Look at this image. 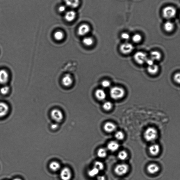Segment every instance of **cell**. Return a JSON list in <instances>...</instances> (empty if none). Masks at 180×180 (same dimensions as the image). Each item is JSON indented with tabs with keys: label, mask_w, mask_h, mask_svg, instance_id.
I'll list each match as a JSON object with an SVG mask.
<instances>
[{
	"label": "cell",
	"mask_w": 180,
	"mask_h": 180,
	"mask_svg": "<svg viewBox=\"0 0 180 180\" xmlns=\"http://www.w3.org/2000/svg\"><path fill=\"white\" fill-rule=\"evenodd\" d=\"M125 94V90L124 88L117 86L112 87L109 90L111 98L114 100H121L123 98Z\"/></svg>",
	"instance_id": "obj_1"
},
{
	"label": "cell",
	"mask_w": 180,
	"mask_h": 180,
	"mask_svg": "<svg viewBox=\"0 0 180 180\" xmlns=\"http://www.w3.org/2000/svg\"><path fill=\"white\" fill-rule=\"evenodd\" d=\"M158 132L156 128L154 127H150L146 129L144 133V136L146 140L151 142L157 138L158 135Z\"/></svg>",
	"instance_id": "obj_2"
},
{
	"label": "cell",
	"mask_w": 180,
	"mask_h": 180,
	"mask_svg": "<svg viewBox=\"0 0 180 180\" xmlns=\"http://www.w3.org/2000/svg\"><path fill=\"white\" fill-rule=\"evenodd\" d=\"M148 58L146 54L142 51L136 52L133 56L134 61L139 65H142L145 63Z\"/></svg>",
	"instance_id": "obj_3"
},
{
	"label": "cell",
	"mask_w": 180,
	"mask_h": 180,
	"mask_svg": "<svg viewBox=\"0 0 180 180\" xmlns=\"http://www.w3.org/2000/svg\"><path fill=\"white\" fill-rule=\"evenodd\" d=\"M129 167L127 164L122 163L117 165L114 169L115 174L119 176L126 174L129 171Z\"/></svg>",
	"instance_id": "obj_4"
},
{
	"label": "cell",
	"mask_w": 180,
	"mask_h": 180,
	"mask_svg": "<svg viewBox=\"0 0 180 180\" xmlns=\"http://www.w3.org/2000/svg\"><path fill=\"white\" fill-rule=\"evenodd\" d=\"M177 13L175 8L172 6L166 7L163 10V17L166 19H169L174 18L175 16Z\"/></svg>",
	"instance_id": "obj_5"
},
{
	"label": "cell",
	"mask_w": 180,
	"mask_h": 180,
	"mask_svg": "<svg viewBox=\"0 0 180 180\" xmlns=\"http://www.w3.org/2000/svg\"><path fill=\"white\" fill-rule=\"evenodd\" d=\"M134 49L133 45L130 43L125 42L120 45L119 50L121 53L124 55H128L131 53Z\"/></svg>",
	"instance_id": "obj_6"
},
{
	"label": "cell",
	"mask_w": 180,
	"mask_h": 180,
	"mask_svg": "<svg viewBox=\"0 0 180 180\" xmlns=\"http://www.w3.org/2000/svg\"><path fill=\"white\" fill-rule=\"evenodd\" d=\"M51 118L55 122H60L63 120V115L62 112L59 109H54L51 112Z\"/></svg>",
	"instance_id": "obj_7"
},
{
	"label": "cell",
	"mask_w": 180,
	"mask_h": 180,
	"mask_svg": "<svg viewBox=\"0 0 180 180\" xmlns=\"http://www.w3.org/2000/svg\"><path fill=\"white\" fill-rule=\"evenodd\" d=\"M60 176L62 180H70L72 177L71 170L68 167L63 168L60 171Z\"/></svg>",
	"instance_id": "obj_8"
},
{
	"label": "cell",
	"mask_w": 180,
	"mask_h": 180,
	"mask_svg": "<svg viewBox=\"0 0 180 180\" xmlns=\"http://www.w3.org/2000/svg\"><path fill=\"white\" fill-rule=\"evenodd\" d=\"M90 30V27L88 25L85 24H82L79 27L77 33L80 36H84L88 33Z\"/></svg>",
	"instance_id": "obj_9"
},
{
	"label": "cell",
	"mask_w": 180,
	"mask_h": 180,
	"mask_svg": "<svg viewBox=\"0 0 180 180\" xmlns=\"http://www.w3.org/2000/svg\"><path fill=\"white\" fill-rule=\"evenodd\" d=\"M95 95L96 98L100 101L105 100L106 97V93L105 90L101 89H98L96 90Z\"/></svg>",
	"instance_id": "obj_10"
},
{
	"label": "cell",
	"mask_w": 180,
	"mask_h": 180,
	"mask_svg": "<svg viewBox=\"0 0 180 180\" xmlns=\"http://www.w3.org/2000/svg\"><path fill=\"white\" fill-rule=\"evenodd\" d=\"M104 129L106 132L112 133L115 131L117 129V126L113 122H107L104 124Z\"/></svg>",
	"instance_id": "obj_11"
},
{
	"label": "cell",
	"mask_w": 180,
	"mask_h": 180,
	"mask_svg": "<svg viewBox=\"0 0 180 180\" xmlns=\"http://www.w3.org/2000/svg\"><path fill=\"white\" fill-rule=\"evenodd\" d=\"M73 79L71 75L67 74L62 78V83L65 87H68L71 86L73 83Z\"/></svg>",
	"instance_id": "obj_12"
},
{
	"label": "cell",
	"mask_w": 180,
	"mask_h": 180,
	"mask_svg": "<svg viewBox=\"0 0 180 180\" xmlns=\"http://www.w3.org/2000/svg\"><path fill=\"white\" fill-rule=\"evenodd\" d=\"M9 110V106L6 103L0 102V117H4L6 115Z\"/></svg>",
	"instance_id": "obj_13"
},
{
	"label": "cell",
	"mask_w": 180,
	"mask_h": 180,
	"mask_svg": "<svg viewBox=\"0 0 180 180\" xmlns=\"http://www.w3.org/2000/svg\"><path fill=\"white\" fill-rule=\"evenodd\" d=\"M9 74L6 70H0V83L2 84L6 83L9 79Z\"/></svg>",
	"instance_id": "obj_14"
},
{
	"label": "cell",
	"mask_w": 180,
	"mask_h": 180,
	"mask_svg": "<svg viewBox=\"0 0 180 180\" xmlns=\"http://www.w3.org/2000/svg\"><path fill=\"white\" fill-rule=\"evenodd\" d=\"M147 70L148 73L149 74L152 75H156L158 73L159 67L158 65L154 64V65L148 66Z\"/></svg>",
	"instance_id": "obj_15"
},
{
	"label": "cell",
	"mask_w": 180,
	"mask_h": 180,
	"mask_svg": "<svg viewBox=\"0 0 180 180\" xmlns=\"http://www.w3.org/2000/svg\"><path fill=\"white\" fill-rule=\"evenodd\" d=\"M120 145L118 142L115 141H112L109 142L107 144L108 149L112 152H115L118 150Z\"/></svg>",
	"instance_id": "obj_16"
},
{
	"label": "cell",
	"mask_w": 180,
	"mask_h": 180,
	"mask_svg": "<svg viewBox=\"0 0 180 180\" xmlns=\"http://www.w3.org/2000/svg\"><path fill=\"white\" fill-rule=\"evenodd\" d=\"M160 168L158 165L156 164L152 163L148 165L147 170L149 174H155L158 172Z\"/></svg>",
	"instance_id": "obj_17"
},
{
	"label": "cell",
	"mask_w": 180,
	"mask_h": 180,
	"mask_svg": "<svg viewBox=\"0 0 180 180\" xmlns=\"http://www.w3.org/2000/svg\"><path fill=\"white\" fill-rule=\"evenodd\" d=\"M150 58L155 62L159 61L162 58V55L161 52L154 50L151 52Z\"/></svg>",
	"instance_id": "obj_18"
},
{
	"label": "cell",
	"mask_w": 180,
	"mask_h": 180,
	"mask_svg": "<svg viewBox=\"0 0 180 180\" xmlns=\"http://www.w3.org/2000/svg\"><path fill=\"white\" fill-rule=\"evenodd\" d=\"M76 16V13L74 11L71 10L65 13V18L67 22H71L75 19Z\"/></svg>",
	"instance_id": "obj_19"
},
{
	"label": "cell",
	"mask_w": 180,
	"mask_h": 180,
	"mask_svg": "<svg viewBox=\"0 0 180 180\" xmlns=\"http://www.w3.org/2000/svg\"><path fill=\"white\" fill-rule=\"evenodd\" d=\"M67 6L72 8L77 7L80 4V0H64Z\"/></svg>",
	"instance_id": "obj_20"
},
{
	"label": "cell",
	"mask_w": 180,
	"mask_h": 180,
	"mask_svg": "<svg viewBox=\"0 0 180 180\" xmlns=\"http://www.w3.org/2000/svg\"><path fill=\"white\" fill-rule=\"evenodd\" d=\"M149 152L154 156L157 155L160 151V148L157 144H154L151 146L149 149Z\"/></svg>",
	"instance_id": "obj_21"
},
{
	"label": "cell",
	"mask_w": 180,
	"mask_h": 180,
	"mask_svg": "<svg viewBox=\"0 0 180 180\" xmlns=\"http://www.w3.org/2000/svg\"><path fill=\"white\" fill-rule=\"evenodd\" d=\"M82 42L83 44L87 47L91 46L94 43L93 39L90 37H85L83 38Z\"/></svg>",
	"instance_id": "obj_22"
},
{
	"label": "cell",
	"mask_w": 180,
	"mask_h": 180,
	"mask_svg": "<svg viewBox=\"0 0 180 180\" xmlns=\"http://www.w3.org/2000/svg\"><path fill=\"white\" fill-rule=\"evenodd\" d=\"M49 168L52 171H57L60 169V165L59 163L56 161H53L50 163Z\"/></svg>",
	"instance_id": "obj_23"
},
{
	"label": "cell",
	"mask_w": 180,
	"mask_h": 180,
	"mask_svg": "<svg viewBox=\"0 0 180 180\" xmlns=\"http://www.w3.org/2000/svg\"><path fill=\"white\" fill-rule=\"evenodd\" d=\"M164 27V29L166 31L170 32L172 31L174 29V23L168 21L165 23Z\"/></svg>",
	"instance_id": "obj_24"
},
{
	"label": "cell",
	"mask_w": 180,
	"mask_h": 180,
	"mask_svg": "<svg viewBox=\"0 0 180 180\" xmlns=\"http://www.w3.org/2000/svg\"><path fill=\"white\" fill-rule=\"evenodd\" d=\"M107 154V151L106 149L104 148H101L98 149L97 152V156L99 158H104L106 156Z\"/></svg>",
	"instance_id": "obj_25"
},
{
	"label": "cell",
	"mask_w": 180,
	"mask_h": 180,
	"mask_svg": "<svg viewBox=\"0 0 180 180\" xmlns=\"http://www.w3.org/2000/svg\"><path fill=\"white\" fill-rule=\"evenodd\" d=\"M128 154L126 151L122 150L119 152L117 155L118 158L121 161H124L127 158Z\"/></svg>",
	"instance_id": "obj_26"
},
{
	"label": "cell",
	"mask_w": 180,
	"mask_h": 180,
	"mask_svg": "<svg viewBox=\"0 0 180 180\" xmlns=\"http://www.w3.org/2000/svg\"><path fill=\"white\" fill-rule=\"evenodd\" d=\"M113 107V104L109 101H106L104 102L102 105V108L103 109L106 111H109L111 110Z\"/></svg>",
	"instance_id": "obj_27"
},
{
	"label": "cell",
	"mask_w": 180,
	"mask_h": 180,
	"mask_svg": "<svg viewBox=\"0 0 180 180\" xmlns=\"http://www.w3.org/2000/svg\"><path fill=\"white\" fill-rule=\"evenodd\" d=\"M100 171L98 169L95 167H93L92 169L89 170L88 174L90 177H93L97 176L99 174Z\"/></svg>",
	"instance_id": "obj_28"
},
{
	"label": "cell",
	"mask_w": 180,
	"mask_h": 180,
	"mask_svg": "<svg viewBox=\"0 0 180 180\" xmlns=\"http://www.w3.org/2000/svg\"><path fill=\"white\" fill-rule=\"evenodd\" d=\"M94 167L97 168L99 171H100L104 169V165L103 163L101 161H97L94 163Z\"/></svg>",
	"instance_id": "obj_29"
},
{
	"label": "cell",
	"mask_w": 180,
	"mask_h": 180,
	"mask_svg": "<svg viewBox=\"0 0 180 180\" xmlns=\"http://www.w3.org/2000/svg\"><path fill=\"white\" fill-rule=\"evenodd\" d=\"M54 37L57 41H61L64 38L63 33L61 31H57L54 34Z\"/></svg>",
	"instance_id": "obj_30"
},
{
	"label": "cell",
	"mask_w": 180,
	"mask_h": 180,
	"mask_svg": "<svg viewBox=\"0 0 180 180\" xmlns=\"http://www.w3.org/2000/svg\"><path fill=\"white\" fill-rule=\"evenodd\" d=\"M142 37L140 35L136 34L133 35L132 38V41L134 43H138L142 41Z\"/></svg>",
	"instance_id": "obj_31"
},
{
	"label": "cell",
	"mask_w": 180,
	"mask_h": 180,
	"mask_svg": "<svg viewBox=\"0 0 180 180\" xmlns=\"http://www.w3.org/2000/svg\"><path fill=\"white\" fill-rule=\"evenodd\" d=\"M115 137L117 140H122L124 138V135L122 131H118L115 133Z\"/></svg>",
	"instance_id": "obj_32"
},
{
	"label": "cell",
	"mask_w": 180,
	"mask_h": 180,
	"mask_svg": "<svg viewBox=\"0 0 180 180\" xmlns=\"http://www.w3.org/2000/svg\"><path fill=\"white\" fill-rule=\"evenodd\" d=\"M101 85L102 87L104 88H108L111 87V84L109 81L107 80H105L102 81L101 82Z\"/></svg>",
	"instance_id": "obj_33"
},
{
	"label": "cell",
	"mask_w": 180,
	"mask_h": 180,
	"mask_svg": "<svg viewBox=\"0 0 180 180\" xmlns=\"http://www.w3.org/2000/svg\"><path fill=\"white\" fill-rule=\"evenodd\" d=\"M174 80L176 83L180 85V72H177L174 76Z\"/></svg>",
	"instance_id": "obj_34"
},
{
	"label": "cell",
	"mask_w": 180,
	"mask_h": 180,
	"mask_svg": "<svg viewBox=\"0 0 180 180\" xmlns=\"http://www.w3.org/2000/svg\"><path fill=\"white\" fill-rule=\"evenodd\" d=\"M9 87L8 86H5L3 87L0 90V92L3 95H6L9 92Z\"/></svg>",
	"instance_id": "obj_35"
},
{
	"label": "cell",
	"mask_w": 180,
	"mask_h": 180,
	"mask_svg": "<svg viewBox=\"0 0 180 180\" xmlns=\"http://www.w3.org/2000/svg\"><path fill=\"white\" fill-rule=\"evenodd\" d=\"M121 38L124 40H128L130 39V36L129 33H124L121 35Z\"/></svg>",
	"instance_id": "obj_36"
},
{
	"label": "cell",
	"mask_w": 180,
	"mask_h": 180,
	"mask_svg": "<svg viewBox=\"0 0 180 180\" xmlns=\"http://www.w3.org/2000/svg\"><path fill=\"white\" fill-rule=\"evenodd\" d=\"M154 60H153L152 59H151L150 57L148 58L147 60H146V63L148 66H150L154 64Z\"/></svg>",
	"instance_id": "obj_37"
},
{
	"label": "cell",
	"mask_w": 180,
	"mask_h": 180,
	"mask_svg": "<svg viewBox=\"0 0 180 180\" xmlns=\"http://www.w3.org/2000/svg\"><path fill=\"white\" fill-rule=\"evenodd\" d=\"M65 7L64 6H61L59 8L58 10L60 11V12H63L65 11Z\"/></svg>",
	"instance_id": "obj_38"
},
{
	"label": "cell",
	"mask_w": 180,
	"mask_h": 180,
	"mask_svg": "<svg viewBox=\"0 0 180 180\" xmlns=\"http://www.w3.org/2000/svg\"><path fill=\"white\" fill-rule=\"evenodd\" d=\"M58 124H52L51 126V128L52 129L55 130L58 127Z\"/></svg>",
	"instance_id": "obj_39"
},
{
	"label": "cell",
	"mask_w": 180,
	"mask_h": 180,
	"mask_svg": "<svg viewBox=\"0 0 180 180\" xmlns=\"http://www.w3.org/2000/svg\"><path fill=\"white\" fill-rule=\"evenodd\" d=\"M97 180H106L105 177L103 175L99 176L97 177Z\"/></svg>",
	"instance_id": "obj_40"
},
{
	"label": "cell",
	"mask_w": 180,
	"mask_h": 180,
	"mask_svg": "<svg viewBox=\"0 0 180 180\" xmlns=\"http://www.w3.org/2000/svg\"><path fill=\"white\" fill-rule=\"evenodd\" d=\"M13 180H22V179L19 178H16L13 179Z\"/></svg>",
	"instance_id": "obj_41"
},
{
	"label": "cell",
	"mask_w": 180,
	"mask_h": 180,
	"mask_svg": "<svg viewBox=\"0 0 180 180\" xmlns=\"http://www.w3.org/2000/svg\"></svg>",
	"instance_id": "obj_42"
}]
</instances>
